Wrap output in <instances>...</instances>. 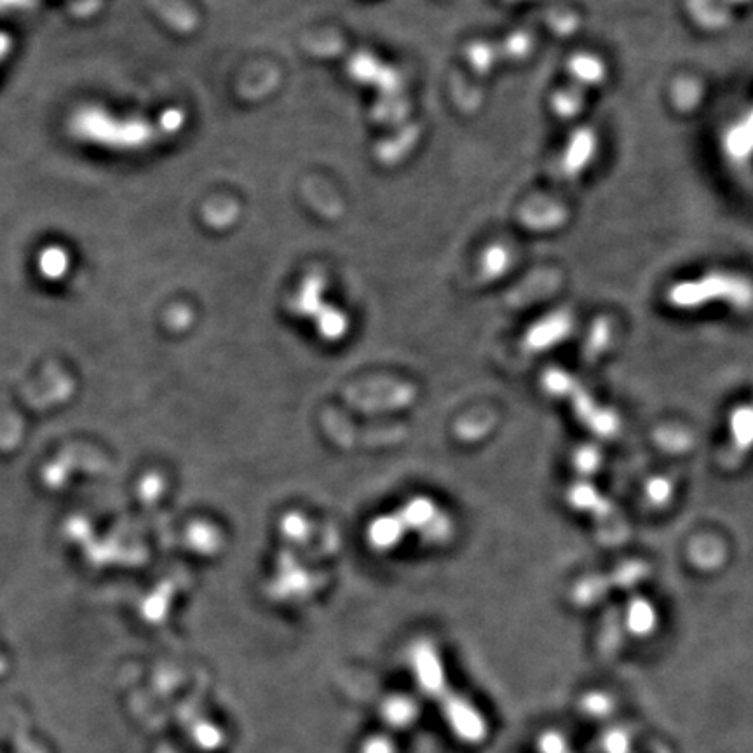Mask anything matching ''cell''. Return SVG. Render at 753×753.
<instances>
[{"instance_id": "30bf717a", "label": "cell", "mask_w": 753, "mask_h": 753, "mask_svg": "<svg viewBox=\"0 0 753 753\" xmlns=\"http://www.w3.org/2000/svg\"><path fill=\"white\" fill-rule=\"evenodd\" d=\"M656 611L647 598H633L628 607V616L626 623L630 630L637 635H647L649 631L654 630L656 626Z\"/></svg>"}, {"instance_id": "8992f818", "label": "cell", "mask_w": 753, "mask_h": 753, "mask_svg": "<svg viewBox=\"0 0 753 753\" xmlns=\"http://www.w3.org/2000/svg\"><path fill=\"white\" fill-rule=\"evenodd\" d=\"M567 499L572 508H576L581 513H588L597 520H607L614 513V504L611 499L605 497L591 483H574L569 489Z\"/></svg>"}, {"instance_id": "4fadbf2b", "label": "cell", "mask_w": 753, "mask_h": 753, "mask_svg": "<svg viewBox=\"0 0 753 753\" xmlns=\"http://www.w3.org/2000/svg\"><path fill=\"white\" fill-rule=\"evenodd\" d=\"M67 269V255L60 248H51L41 258V271L48 278H60Z\"/></svg>"}, {"instance_id": "52a82bcc", "label": "cell", "mask_w": 753, "mask_h": 753, "mask_svg": "<svg viewBox=\"0 0 753 753\" xmlns=\"http://www.w3.org/2000/svg\"><path fill=\"white\" fill-rule=\"evenodd\" d=\"M572 328H574V319L569 313L553 314L530 330L527 342L532 349L543 351L567 339Z\"/></svg>"}, {"instance_id": "7c38bea8", "label": "cell", "mask_w": 753, "mask_h": 753, "mask_svg": "<svg viewBox=\"0 0 753 753\" xmlns=\"http://www.w3.org/2000/svg\"><path fill=\"white\" fill-rule=\"evenodd\" d=\"M574 464L577 471L583 475H593L598 469L602 468V452L593 445H583L577 448L574 454Z\"/></svg>"}, {"instance_id": "9c48e42d", "label": "cell", "mask_w": 753, "mask_h": 753, "mask_svg": "<svg viewBox=\"0 0 753 753\" xmlns=\"http://www.w3.org/2000/svg\"><path fill=\"white\" fill-rule=\"evenodd\" d=\"M570 77L577 88L597 86L605 79V65L595 55H576L570 60Z\"/></svg>"}, {"instance_id": "8fae6325", "label": "cell", "mask_w": 753, "mask_h": 753, "mask_svg": "<svg viewBox=\"0 0 753 753\" xmlns=\"http://www.w3.org/2000/svg\"><path fill=\"white\" fill-rule=\"evenodd\" d=\"M645 497L652 506H666L673 497L672 480L666 476H652L651 480L645 483Z\"/></svg>"}, {"instance_id": "6da1fadb", "label": "cell", "mask_w": 753, "mask_h": 753, "mask_svg": "<svg viewBox=\"0 0 753 753\" xmlns=\"http://www.w3.org/2000/svg\"><path fill=\"white\" fill-rule=\"evenodd\" d=\"M666 300L679 311H696L713 302H722L736 313H750L753 311V281L740 272L710 271L670 286Z\"/></svg>"}, {"instance_id": "5b68a950", "label": "cell", "mask_w": 753, "mask_h": 753, "mask_svg": "<svg viewBox=\"0 0 753 753\" xmlns=\"http://www.w3.org/2000/svg\"><path fill=\"white\" fill-rule=\"evenodd\" d=\"M597 152V136L591 129H577L570 136L569 145L562 159V170L570 178L581 175Z\"/></svg>"}, {"instance_id": "7a4b0ae2", "label": "cell", "mask_w": 753, "mask_h": 753, "mask_svg": "<svg viewBox=\"0 0 753 753\" xmlns=\"http://www.w3.org/2000/svg\"><path fill=\"white\" fill-rule=\"evenodd\" d=\"M544 386L550 393L569 401L577 419L583 422L593 435L604 440L618 435L621 421L616 410L598 403L593 394L579 380L574 379V375L555 368L544 375Z\"/></svg>"}, {"instance_id": "277c9868", "label": "cell", "mask_w": 753, "mask_h": 753, "mask_svg": "<svg viewBox=\"0 0 753 753\" xmlns=\"http://www.w3.org/2000/svg\"><path fill=\"white\" fill-rule=\"evenodd\" d=\"M609 576L588 577L581 586L579 591L583 593L586 600L602 595L611 588H630L633 584L640 583L642 579L649 574V565L642 560H628L619 564L616 569L611 570Z\"/></svg>"}, {"instance_id": "e0dca14e", "label": "cell", "mask_w": 753, "mask_h": 753, "mask_svg": "<svg viewBox=\"0 0 753 753\" xmlns=\"http://www.w3.org/2000/svg\"><path fill=\"white\" fill-rule=\"evenodd\" d=\"M14 42L11 35L6 32H0V63L6 60L9 53L13 51Z\"/></svg>"}, {"instance_id": "ba28073f", "label": "cell", "mask_w": 753, "mask_h": 753, "mask_svg": "<svg viewBox=\"0 0 753 753\" xmlns=\"http://www.w3.org/2000/svg\"><path fill=\"white\" fill-rule=\"evenodd\" d=\"M729 443L738 455L753 450V401L743 403L729 414Z\"/></svg>"}, {"instance_id": "3957f363", "label": "cell", "mask_w": 753, "mask_h": 753, "mask_svg": "<svg viewBox=\"0 0 753 753\" xmlns=\"http://www.w3.org/2000/svg\"><path fill=\"white\" fill-rule=\"evenodd\" d=\"M109 121L112 126L100 124V128H95V126H77V128L81 129L82 136H93L96 133L98 135L96 142L131 147V145H143V142H149L152 138L170 135L173 131H177L184 124V114L180 110H170L157 126L150 123H119L116 119H109Z\"/></svg>"}, {"instance_id": "5bb4252c", "label": "cell", "mask_w": 753, "mask_h": 753, "mask_svg": "<svg viewBox=\"0 0 753 753\" xmlns=\"http://www.w3.org/2000/svg\"><path fill=\"white\" fill-rule=\"evenodd\" d=\"M483 265L487 267V271L490 274H501L506 271L509 265V253L504 246H492L489 250L485 251V258H483Z\"/></svg>"}, {"instance_id": "9a60e30c", "label": "cell", "mask_w": 753, "mask_h": 753, "mask_svg": "<svg viewBox=\"0 0 753 753\" xmlns=\"http://www.w3.org/2000/svg\"><path fill=\"white\" fill-rule=\"evenodd\" d=\"M609 339H611V328H609V323H605V321H598L597 326H595V330H593V333H591L590 346H588V351H590V353H602V351H604L605 349V346H607Z\"/></svg>"}, {"instance_id": "2e32d148", "label": "cell", "mask_w": 753, "mask_h": 753, "mask_svg": "<svg viewBox=\"0 0 753 753\" xmlns=\"http://www.w3.org/2000/svg\"><path fill=\"white\" fill-rule=\"evenodd\" d=\"M482 51L483 53H480V48H478V46L471 49V53H469V55H471L469 56L471 62H473V65H475L476 68L492 67V60H494L492 49L482 46Z\"/></svg>"}]
</instances>
